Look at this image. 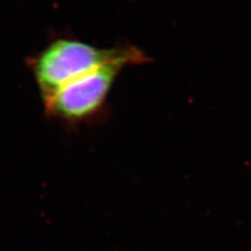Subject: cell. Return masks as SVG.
Segmentation results:
<instances>
[{
    "mask_svg": "<svg viewBox=\"0 0 251 251\" xmlns=\"http://www.w3.org/2000/svg\"><path fill=\"white\" fill-rule=\"evenodd\" d=\"M119 59H131L138 65L151 61L143 50L129 42L100 47L73 36L61 35L28 57L26 66L41 100H44L78 76Z\"/></svg>",
    "mask_w": 251,
    "mask_h": 251,
    "instance_id": "6da1fadb",
    "label": "cell"
},
{
    "mask_svg": "<svg viewBox=\"0 0 251 251\" xmlns=\"http://www.w3.org/2000/svg\"><path fill=\"white\" fill-rule=\"evenodd\" d=\"M136 65L131 59H119L78 76L42 100L45 115L72 128L99 121L117 77L126 67Z\"/></svg>",
    "mask_w": 251,
    "mask_h": 251,
    "instance_id": "7a4b0ae2",
    "label": "cell"
}]
</instances>
